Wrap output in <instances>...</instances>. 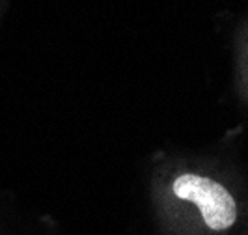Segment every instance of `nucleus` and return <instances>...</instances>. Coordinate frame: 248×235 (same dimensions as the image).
<instances>
[{
    "label": "nucleus",
    "instance_id": "f257e3e1",
    "mask_svg": "<svg viewBox=\"0 0 248 235\" xmlns=\"http://www.w3.org/2000/svg\"><path fill=\"white\" fill-rule=\"evenodd\" d=\"M170 192L175 200L192 204L207 228L215 232L232 228L237 220V204L226 187L205 173L179 172L170 179Z\"/></svg>",
    "mask_w": 248,
    "mask_h": 235
},
{
    "label": "nucleus",
    "instance_id": "f03ea898",
    "mask_svg": "<svg viewBox=\"0 0 248 235\" xmlns=\"http://www.w3.org/2000/svg\"><path fill=\"white\" fill-rule=\"evenodd\" d=\"M8 6H10V0H0V19L4 17V13L8 10Z\"/></svg>",
    "mask_w": 248,
    "mask_h": 235
}]
</instances>
